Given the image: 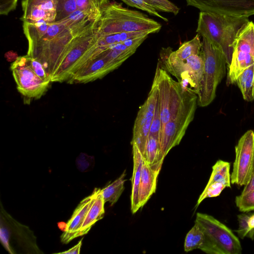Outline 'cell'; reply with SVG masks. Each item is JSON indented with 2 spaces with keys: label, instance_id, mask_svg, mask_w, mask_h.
Masks as SVG:
<instances>
[{
  "label": "cell",
  "instance_id": "d6986e66",
  "mask_svg": "<svg viewBox=\"0 0 254 254\" xmlns=\"http://www.w3.org/2000/svg\"><path fill=\"white\" fill-rule=\"evenodd\" d=\"M20 19L22 21H35L43 20L48 22L56 21L57 11L46 10L38 4H33L22 10Z\"/></svg>",
  "mask_w": 254,
  "mask_h": 254
},
{
  "label": "cell",
  "instance_id": "277c9868",
  "mask_svg": "<svg viewBox=\"0 0 254 254\" xmlns=\"http://www.w3.org/2000/svg\"><path fill=\"white\" fill-rule=\"evenodd\" d=\"M202 231L204 240L200 248L209 254H241L238 238L225 224L211 215L198 212L195 221Z\"/></svg>",
  "mask_w": 254,
  "mask_h": 254
},
{
  "label": "cell",
  "instance_id": "4316f807",
  "mask_svg": "<svg viewBox=\"0 0 254 254\" xmlns=\"http://www.w3.org/2000/svg\"><path fill=\"white\" fill-rule=\"evenodd\" d=\"M250 214L244 212L237 215L239 228L235 230L241 239H244L245 237L254 240V231L249 226L248 220Z\"/></svg>",
  "mask_w": 254,
  "mask_h": 254
},
{
  "label": "cell",
  "instance_id": "7a4b0ae2",
  "mask_svg": "<svg viewBox=\"0 0 254 254\" xmlns=\"http://www.w3.org/2000/svg\"><path fill=\"white\" fill-rule=\"evenodd\" d=\"M161 27L160 23L146 14L113 0L103 12L96 30L99 35L144 31L153 34L158 32Z\"/></svg>",
  "mask_w": 254,
  "mask_h": 254
},
{
  "label": "cell",
  "instance_id": "d4e9b609",
  "mask_svg": "<svg viewBox=\"0 0 254 254\" xmlns=\"http://www.w3.org/2000/svg\"><path fill=\"white\" fill-rule=\"evenodd\" d=\"M235 202L241 212L246 213L254 210V189L245 194L237 196Z\"/></svg>",
  "mask_w": 254,
  "mask_h": 254
},
{
  "label": "cell",
  "instance_id": "d6a6232c",
  "mask_svg": "<svg viewBox=\"0 0 254 254\" xmlns=\"http://www.w3.org/2000/svg\"><path fill=\"white\" fill-rule=\"evenodd\" d=\"M28 58L30 65L36 74L44 81L51 82L50 77L47 73L45 68L41 63L29 56Z\"/></svg>",
  "mask_w": 254,
  "mask_h": 254
},
{
  "label": "cell",
  "instance_id": "cb8c5ba5",
  "mask_svg": "<svg viewBox=\"0 0 254 254\" xmlns=\"http://www.w3.org/2000/svg\"><path fill=\"white\" fill-rule=\"evenodd\" d=\"M204 240V235L199 226L194 225L188 233L184 244L185 251L188 252L196 249H200Z\"/></svg>",
  "mask_w": 254,
  "mask_h": 254
},
{
  "label": "cell",
  "instance_id": "30bf717a",
  "mask_svg": "<svg viewBox=\"0 0 254 254\" xmlns=\"http://www.w3.org/2000/svg\"><path fill=\"white\" fill-rule=\"evenodd\" d=\"M0 216V241L9 253L14 254L15 245L17 249L39 250L33 232L28 227L14 220L1 207Z\"/></svg>",
  "mask_w": 254,
  "mask_h": 254
},
{
  "label": "cell",
  "instance_id": "7c38bea8",
  "mask_svg": "<svg viewBox=\"0 0 254 254\" xmlns=\"http://www.w3.org/2000/svg\"><path fill=\"white\" fill-rule=\"evenodd\" d=\"M11 69L19 92L27 98H38L47 90L50 82L38 76L31 67L28 56L18 57Z\"/></svg>",
  "mask_w": 254,
  "mask_h": 254
},
{
  "label": "cell",
  "instance_id": "6da1fadb",
  "mask_svg": "<svg viewBox=\"0 0 254 254\" xmlns=\"http://www.w3.org/2000/svg\"><path fill=\"white\" fill-rule=\"evenodd\" d=\"M249 21L248 17L200 11L196 32L222 52L228 67L235 39Z\"/></svg>",
  "mask_w": 254,
  "mask_h": 254
},
{
  "label": "cell",
  "instance_id": "52a82bcc",
  "mask_svg": "<svg viewBox=\"0 0 254 254\" xmlns=\"http://www.w3.org/2000/svg\"><path fill=\"white\" fill-rule=\"evenodd\" d=\"M170 47L163 49L160 58L164 69L176 77L185 89H191L196 94L201 80L204 61L200 53L184 60H178L171 54Z\"/></svg>",
  "mask_w": 254,
  "mask_h": 254
},
{
  "label": "cell",
  "instance_id": "8fae6325",
  "mask_svg": "<svg viewBox=\"0 0 254 254\" xmlns=\"http://www.w3.org/2000/svg\"><path fill=\"white\" fill-rule=\"evenodd\" d=\"M235 149L231 184L245 186L250 181L254 167V131L247 130L239 139Z\"/></svg>",
  "mask_w": 254,
  "mask_h": 254
},
{
  "label": "cell",
  "instance_id": "5bb4252c",
  "mask_svg": "<svg viewBox=\"0 0 254 254\" xmlns=\"http://www.w3.org/2000/svg\"><path fill=\"white\" fill-rule=\"evenodd\" d=\"M96 195L95 189L92 193L82 199L74 210L71 218L66 223L64 232L61 236V241L67 244L77 237V235L91 207Z\"/></svg>",
  "mask_w": 254,
  "mask_h": 254
},
{
  "label": "cell",
  "instance_id": "ba28073f",
  "mask_svg": "<svg viewBox=\"0 0 254 254\" xmlns=\"http://www.w3.org/2000/svg\"><path fill=\"white\" fill-rule=\"evenodd\" d=\"M254 64V23L250 21L237 36L230 64L227 67V86L236 83L238 76Z\"/></svg>",
  "mask_w": 254,
  "mask_h": 254
},
{
  "label": "cell",
  "instance_id": "4fadbf2b",
  "mask_svg": "<svg viewBox=\"0 0 254 254\" xmlns=\"http://www.w3.org/2000/svg\"><path fill=\"white\" fill-rule=\"evenodd\" d=\"M200 11L249 17L254 15V0H186Z\"/></svg>",
  "mask_w": 254,
  "mask_h": 254
},
{
  "label": "cell",
  "instance_id": "4dcf8cb0",
  "mask_svg": "<svg viewBox=\"0 0 254 254\" xmlns=\"http://www.w3.org/2000/svg\"><path fill=\"white\" fill-rule=\"evenodd\" d=\"M161 123L158 97V101L156 105L149 135H151L157 138L159 141L161 135Z\"/></svg>",
  "mask_w": 254,
  "mask_h": 254
},
{
  "label": "cell",
  "instance_id": "f1b7e54d",
  "mask_svg": "<svg viewBox=\"0 0 254 254\" xmlns=\"http://www.w3.org/2000/svg\"><path fill=\"white\" fill-rule=\"evenodd\" d=\"M157 11L173 13L177 15L180 8L169 0H144Z\"/></svg>",
  "mask_w": 254,
  "mask_h": 254
},
{
  "label": "cell",
  "instance_id": "e575fe53",
  "mask_svg": "<svg viewBox=\"0 0 254 254\" xmlns=\"http://www.w3.org/2000/svg\"><path fill=\"white\" fill-rule=\"evenodd\" d=\"M18 0H0V13L7 15L10 12L14 10L17 5Z\"/></svg>",
  "mask_w": 254,
  "mask_h": 254
},
{
  "label": "cell",
  "instance_id": "8d00e7d4",
  "mask_svg": "<svg viewBox=\"0 0 254 254\" xmlns=\"http://www.w3.org/2000/svg\"><path fill=\"white\" fill-rule=\"evenodd\" d=\"M82 239L79 241L77 244L70 249L68 250L67 251L59 253V254H79L80 248L82 245Z\"/></svg>",
  "mask_w": 254,
  "mask_h": 254
},
{
  "label": "cell",
  "instance_id": "ac0fdd59",
  "mask_svg": "<svg viewBox=\"0 0 254 254\" xmlns=\"http://www.w3.org/2000/svg\"><path fill=\"white\" fill-rule=\"evenodd\" d=\"M236 84L243 99L247 102L254 100V64L246 68L238 76Z\"/></svg>",
  "mask_w": 254,
  "mask_h": 254
},
{
  "label": "cell",
  "instance_id": "1f68e13d",
  "mask_svg": "<svg viewBox=\"0 0 254 254\" xmlns=\"http://www.w3.org/2000/svg\"><path fill=\"white\" fill-rule=\"evenodd\" d=\"M89 4L88 11L97 18H100L101 15L111 2L110 0H88Z\"/></svg>",
  "mask_w": 254,
  "mask_h": 254
},
{
  "label": "cell",
  "instance_id": "5b68a950",
  "mask_svg": "<svg viewBox=\"0 0 254 254\" xmlns=\"http://www.w3.org/2000/svg\"><path fill=\"white\" fill-rule=\"evenodd\" d=\"M197 103V94L188 89L183 105L164 126L159 141L160 153L157 161L159 167H161L163 160L170 150L181 142L193 119Z\"/></svg>",
  "mask_w": 254,
  "mask_h": 254
},
{
  "label": "cell",
  "instance_id": "f546056e",
  "mask_svg": "<svg viewBox=\"0 0 254 254\" xmlns=\"http://www.w3.org/2000/svg\"><path fill=\"white\" fill-rule=\"evenodd\" d=\"M226 188V186L223 184L217 182L206 186L198 199L196 206H198L206 198L219 196Z\"/></svg>",
  "mask_w": 254,
  "mask_h": 254
},
{
  "label": "cell",
  "instance_id": "9c48e42d",
  "mask_svg": "<svg viewBox=\"0 0 254 254\" xmlns=\"http://www.w3.org/2000/svg\"><path fill=\"white\" fill-rule=\"evenodd\" d=\"M96 28L75 38L51 78L52 82L68 81L98 39Z\"/></svg>",
  "mask_w": 254,
  "mask_h": 254
},
{
  "label": "cell",
  "instance_id": "3957f363",
  "mask_svg": "<svg viewBox=\"0 0 254 254\" xmlns=\"http://www.w3.org/2000/svg\"><path fill=\"white\" fill-rule=\"evenodd\" d=\"M200 54L204 61L203 72L196 93L197 104L204 107L216 97L217 87L226 73L227 63L222 52L202 37Z\"/></svg>",
  "mask_w": 254,
  "mask_h": 254
},
{
  "label": "cell",
  "instance_id": "9a60e30c",
  "mask_svg": "<svg viewBox=\"0 0 254 254\" xmlns=\"http://www.w3.org/2000/svg\"><path fill=\"white\" fill-rule=\"evenodd\" d=\"M159 172L153 170L144 160L139 188L140 207L143 206L156 189L157 179Z\"/></svg>",
  "mask_w": 254,
  "mask_h": 254
},
{
  "label": "cell",
  "instance_id": "ffe728a7",
  "mask_svg": "<svg viewBox=\"0 0 254 254\" xmlns=\"http://www.w3.org/2000/svg\"><path fill=\"white\" fill-rule=\"evenodd\" d=\"M231 164L229 162L218 160L212 166V171L206 186L214 183H221L226 188H231Z\"/></svg>",
  "mask_w": 254,
  "mask_h": 254
},
{
  "label": "cell",
  "instance_id": "83f0119b",
  "mask_svg": "<svg viewBox=\"0 0 254 254\" xmlns=\"http://www.w3.org/2000/svg\"><path fill=\"white\" fill-rule=\"evenodd\" d=\"M127 5L135 7L145 12L150 15L157 17L165 22L169 20L165 17L162 16L157 10L147 3L144 0H121Z\"/></svg>",
  "mask_w": 254,
  "mask_h": 254
},
{
  "label": "cell",
  "instance_id": "e0dca14e",
  "mask_svg": "<svg viewBox=\"0 0 254 254\" xmlns=\"http://www.w3.org/2000/svg\"><path fill=\"white\" fill-rule=\"evenodd\" d=\"M95 199L88 210L83 223L77 235V237L86 234L92 226L101 219L105 213V201L102 194V189L95 188Z\"/></svg>",
  "mask_w": 254,
  "mask_h": 254
},
{
  "label": "cell",
  "instance_id": "603a6c76",
  "mask_svg": "<svg viewBox=\"0 0 254 254\" xmlns=\"http://www.w3.org/2000/svg\"><path fill=\"white\" fill-rule=\"evenodd\" d=\"M160 153V144L159 140L151 135L147 138L145 148L143 155L144 160L154 170L160 172L161 167L157 165Z\"/></svg>",
  "mask_w": 254,
  "mask_h": 254
},
{
  "label": "cell",
  "instance_id": "74e56055",
  "mask_svg": "<svg viewBox=\"0 0 254 254\" xmlns=\"http://www.w3.org/2000/svg\"><path fill=\"white\" fill-rule=\"evenodd\" d=\"M43 0H22L21 2L22 10L31 5L37 4Z\"/></svg>",
  "mask_w": 254,
  "mask_h": 254
},
{
  "label": "cell",
  "instance_id": "8992f818",
  "mask_svg": "<svg viewBox=\"0 0 254 254\" xmlns=\"http://www.w3.org/2000/svg\"><path fill=\"white\" fill-rule=\"evenodd\" d=\"M153 81L157 85L161 123V132L165 125L183 105L188 89L173 80L167 71L158 65Z\"/></svg>",
  "mask_w": 254,
  "mask_h": 254
},
{
  "label": "cell",
  "instance_id": "484cf974",
  "mask_svg": "<svg viewBox=\"0 0 254 254\" xmlns=\"http://www.w3.org/2000/svg\"><path fill=\"white\" fill-rule=\"evenodd\" d=\"M57 17L55 21H61L77 9L76 0H57Z\"/></svg>",
  "mask_w": 254,
  "mask_h": 254
},
{
  "label": "cell",
  "instance_id": "f35d334b",
  "mask_svg": "<svg viewBox=\"0 0 254 254\" xmlns=\"http://www.w3.org/2000/svg\"><path fill=\"white\" fill-rule=\"evenodd\" d=\"M248 223L250 228L254 231V214H250Z\"/></svg>",
  "mask_w": 254,
  "mask_h": 254
},
{
  "label": "cell",
  "instance_id": "7402d4cb",
  "mask_svg": "<svg viewBox=\"0 0 254 254\" xmlns=\"http://www.w3.org/2000/svg\"><path fill=\"white\" fill-rule=\"evenodd\" d=\"M126 176V171H124L119 178L102 189V194L105 202H109L112 205L118 201L125 189Z\"/></svg>",
  "mask_w": 254,
  "mask_h": 254
},
{
  "label": "cell",
  "instance_id": "836d02e7",
  "mask_svg": "<svg viewBox=\"0 0 254 254\" xmlns=\"http://www.w3.org/2000/svg\"><path fill=\"white\" fill-rule=\"evenodd\" d=\"M77 168L80 171L84 172L91 169L94 165L93 157L81 153L76 159Z\"/></svg>",
  "mask_w": 254,
  "mask_h": 254
},
{
  "label": "cell",
  "instance_id": "d590c367",
  "mask_svg": "<svg viewBox=\"0 0 254 254\" xmlns=\"http://www.w3.org/2000/svg\"><path fill=\"white\" fill-rule=\"evenodd\" d=\"M244 187V189L241 194H245L254 189V167L253 174L250 181Z\"/></svg>",
  "mask_w": 254,
  "mask_h": 254
},
{
  "label": "cell",
  "instance_id": "2e32d148",
  "mask_svg": "<svg viewBox=\"0 0 254 254\" xmlns=\"http://www.w3.org/2000/svg\"><path fill=\"white\" fill-rule=\"evenodd\" d=\"M132 145L133 169L131 179V210L132 213H134L140 208L139 200V188L144 158L138 147L135 144H132Z\"/></svg>",
  "mask_w": 254,
  "mask_h": 254
},
{
  "label": "cell",
  "instance_id": "44dd1931",
  "mask_svg": "<svg viewBox=\"0 0 254 254\" xmlns=\"http://www.w3.org/2000/svg\"><path fill=\"white\" fill-rule=\"evenodd\" d=\"M202 46L200 35L198 33L190 40L184 42L176 51H171V54L180 60H184L189 57L200 54Z\"/></svg>",
  "mask_w": 254,
  "mask_h": 254
}]
</instances>
